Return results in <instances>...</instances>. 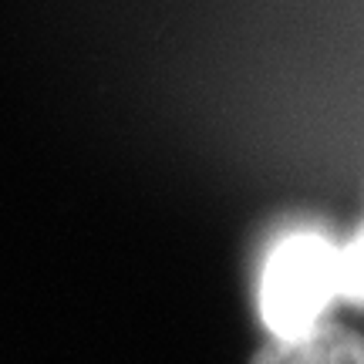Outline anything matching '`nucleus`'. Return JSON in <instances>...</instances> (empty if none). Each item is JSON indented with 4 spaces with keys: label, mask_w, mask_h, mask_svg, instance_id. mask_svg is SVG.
<instances>
[{
    "label": "nucleus",
    "mask_w": 364,
    "mask_h": 364,
    "mask_svg": "<svg viewBox=\"0 0 364 364\" xmlns=\"http://www.w3.org/2000/svg\"><path fill=\"white\" fill-rule=\"evenodd\" d=\"M253 364H364V334L338 321H317L294 338L263 344Z\"/></svg>",
    "instance_id": "nucleus-1"
}]
</instances>
